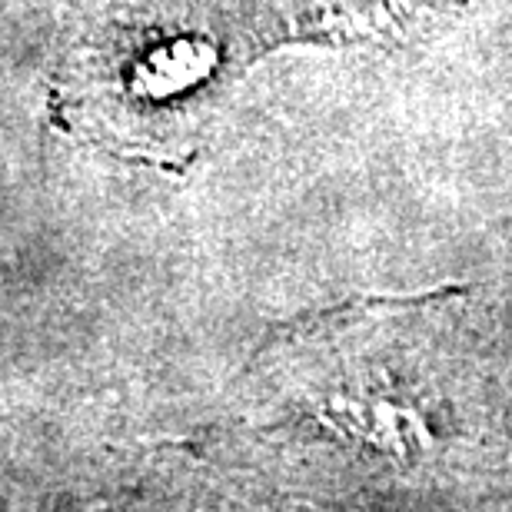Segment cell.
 I'll return each mask as SVG.
<instances>
[{"instance_id": "1", "label": "cell", "mask_w": 512, "mask_h": 512, "mask_svg": "<svg viewBox=\"0 0 512 512\" xmlns=\"http://www.w3.org/2000/svg\"><path fill=\"white\" fill-rule=\"evenodd\" d=\"M456 293L346 306L286 326L247 380L250 443L293 463L416 483L459 473L483 449V376L466 350Z\"/></svg>"}]
</instances>
